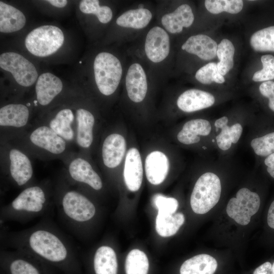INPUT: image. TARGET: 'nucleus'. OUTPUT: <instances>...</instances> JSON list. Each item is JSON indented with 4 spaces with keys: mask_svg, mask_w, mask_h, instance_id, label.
Returning a JSON list of instances; mask_svg holds the SVG:
<instances>
[{
    "mask_svg": "<svg viewBox=\"0 0 274 274\" xmlns=\"http://www.w3.org/2000/svg\"><path fill=\"white\" fill-rule=\"evenodd\" d=\"M1 166L4 175L15 185H30L33 168L29 155L10 141L1 139Z\"/></svg>",
    "mask_w": 274,
    "mask_h": 274,
    "instance_id": "423d86ee",
    "label": "nucleus"
},
{
    "mask_svg": "<svg viewBox=\"0 0 274 274\" xmlns=\"http://www.w3.org/2000/svg\"><path fill=\"white\" fill-rule=\"evenodd\" d=\"M24 14L15 7L0 1V31L12 33L21 30L25 25Z\"/></svg>",
    "mask_w": 274,
    "mask_h": 274,
    "instance_id": "cd10ccee",
    "label": "nucleus"
},
{
    "mask_svg": "<svg viewBox=\"0 0 274 274\" xmlns=\"http://www.w3.org/2000/svg\"><path fill=\"white\" fill-rule=\"evenodd\" d=\"M195 78L199 83L209 85L213 82L224 83L225 78L218 71L217 63L209 62L199 68L195 73Z\"/></svg>",
    "mask_w": 274,
    "mask_h": 274,
    "instance_id": "4c0bfd02",
    "label": "nucleus"
},
{
    "mask_svg": "<svg viewBox=\"0 0 274 274\" xmlns=\"http://www.w3.org/2000/svg\"><path fill=\"white\" fill-rule=\"evenodd\" d=\"M153 17V13L149 8L138 6L123 12L116 18L115 24L124 35H129L145 29Z\"/></svg>",
    "mask_w": 274,
    "mask_h": 274,
    "instance_id": "aec40b11",
    "label": "nucleus"
},
{
    "mask_svg": "<svg viewBox=\"0 0 274 274\" xmlns=\"http://www.w3.org/2000/svg\"><path fill=\"white\" fill-rule=\"evenodd\" d=\"M79 9L85 14L95 16L101 24L109 23L113 19V12L108 6L100 5L98 0H83L79 3Z\"/></svg>",
    "mask_w": 274,
    "mask_h": 274,
    "instance_id": "2f4dec72",
    "label": "nucleus"
},
{
    "mask_svg": "<svg viewBox=\"0 0 274 274\" xmlns=\"http://www.w3.org/2000/svg\"><path fill=\"white\" fill-rule=\"evenodd\" d=\"M234 52V47L228 39H222L218 45L217 56L219 61L217 63V66L218 71L223 76L233 67Z\"/></svg>",
    "mask_w": 274,
    "mask_h": 274,
    "instance_id": "473e14b6",
    "label": "nucleus"
},
{
    "mask_svg": "<svg viewBox=\"0 0 274 274\" xmlns=\"http://www.w3.org/2000/svg\"><path fill=\"white\" fill-rule=\"evenodd\" d=\"M259 165L268 177L274 180V153L264 158Z\"/></svg>",
    "mask_w": 274,
    "mask_h": 274,
    "instance_id": "79ce46f5",
    "label": "nucleus"
},
{
    "mask_svg": "<svg viewBox=\"0 0 274 274\" xmlns=\"http://www.w3.org/2000/svg\"><path fill=\"white\" fill-rule=\"evenodd\" d=\"M29 128L24 133L7 141L20 148L29 156L41 159L62 160L72 152L69 144L48 125L38 122Z\"/></svg>",
    "mask_w": 274,
    "mask_h": 274,
    "instance_id": "f03ea898",
    "label": "nucleus"
},
{
    "mask_svg": "<svg viewBox=\"0 0 274 274\" xmlns=\"http://www.w3.org/2000/svg\"><path fill=\"white\" fill-rule=\"evenodd\" d=\"M262 68L256 72L252 77L254 82H266L274 79V56L264 55L261 56Z\"/></svg>",
    "mask_w": 274,
    "mask_h": 274,
    "instance_id": "58836bf2",
    "label": "nucleus"
},
{
    "mask_svg": "<svg viewBox=\"0 0 274 274\" xmlns=\"http://www.w3.org/2000/svg\"><path fill=\"white\" fill-rule=\"evenodd\" d=\"M261 204L259 193L242 187L237 190L235 197L229 200L226 213L237 224L245 226L250 223L251 217L259 211Z\"/></svg>",
    "mask_w": 274,
    "mask_h": 274,
    "instance_id": "f8f14e48",
    "label": "nucleus"
},
{
    "mask_svg": "<svg viewBox=\"0 0 274 274\" xmlns=\"http://www.w3.org/2000/svg\"><path fill=\"white\" fill-rule=\"evenodd\" d=\"M31 109L23 103L12 102L0 108L2 139L10 140L24 133L30 127Z\"/></svg>",
    "mask_w": 274,
    "mask_h": 274,
    "instance_id": "1a4fd4ad",
    "label": "nucleus"
},
{
    "mask_svg": "<svg viewBox=\"0 0 274 274\" xmlns=\"http://www.w3.org/2000/svg\"><path fill=\"white\" fill-rule=\"evenodd\" d=\"M252 124L243 120H233L227 115L213 121L215 147L222 157L231 155L241 141L246 127Z\"/></svg>",
    "mask_w": 274,
    "mask_h": 274,
    "instance_id": "9d476101",
    "label": "nucleus"
},
{
    "mask_svg": "<svg viewBox=\"0 0 274 274\" xmlns=\"http://www.w3.org/2000/svg\"><path fill=\"white\" fill-rule=\"evenodd\" d=\"M160 26L169 34L181 33L184 28L190 27L194 22V15L191 6L187 4L178 6L169 12H162L159 16Z\"/></svg>",
    "mask_w": 274,
    "mask_h": 274,
    "instance_id": "4be33fe9",
    "label": "nucleus"
},
{
    "mask_svg": "<svg viewBox=\"0 0 274 274\" xmlns=\"http://www.w3.org/2000/svg\"><path fill=\"white\" fill-rule=\"evenodd\" d=\"M57 203L64 221L78 232L80 227L91 220L96 214L95 205L79 188L61 185L57 191Z\"/></svg>",
    "mask_w": 274,
    "mask_h": 274,
    "instance_id": "20e7f679",
    "label": "nucleus"
},
{
    "mask_svg": "<svg viewBox=\"0 0 274 274\" xmlns=\"http://www.w3.org/2000/svg\"><path fill=\"white\" fill-rule=\"evenodd\" d=\"M75 146L81 153L90 148L94 140L95 117L87 108L75 103Z\"/></svg>",
    "mask_w": 274,
    "mask_h": 274,
    "instance_id": "6ab92c4d",
    "label": "nucleus"
},
{
    "mask_svg": "<svg viewBox=\"0 0 274 274\" xmlns=\"http://www.w3.org/2000/svg\"><path fill=\"white\" fill-rule=\"evenodd\" d=\"M148 258L142 251L135 249L128 254L125 260L126 274H148Z\"/></svg>",
    "mask_w": 274,
    "mask_h": 274,
    "instance_id": "f704fd0d",
    "label": "nucleus"
},
{
    "mask_svg": "<svg viewBox=\"0 0 274 274\" xmlns=\"http://www.w3.org/2000/svg\"><path fill=\"white\" fill-rule=\"evenodd\" d=\"M46 2L52 6L59 8L64 7L67 4V1L66 0H48Z\"/></svg>",
    "mask_w": 274,
    "mask_h": 274,
    "instance_id": "a18cd8bd",
    "label": "nucleus"
},
{
    "mask_svg": "<svg viewBox=\"0 0 274 274\" xmlns=\"http://www.w3.org/2000/svg\"><path fill=\"white\" fill-rule=\"evenodd\" d=\"M123 177L127 188L131 191H138L141 187L143 177V168L141 155L135 148H130L126 155Z\"/></svg>",
    "mask_w": 274,
    "mask_h": 274,
    "instance_id": "a878e982",
    "label": "nucleus"
},
{
    "mask_svg": "<svg viewBox=\"0 0 274 274\" xmlns=\"http://www.w3.org/2000/svg\"><path fill=\"white\" fill-rule=\"evenodd\" d=\"M153 203L158 212L175 214L178 208V200L173 197H168L161 194H156L153 197Z\"/></svg>",
    "mask_w": 274,
    "mask_h": 274,
    "instance_id": "ea45409f",
    "label": "nucleus"
},
{
    "mask_svg": "<svg viewBox=\"0 0 274 274\" xmlns=\"http://www.w3.org/2000/svg\"><path fill=\"white\" fill-rule=\"evenodd\" d=\"M259 91L261 95L267 99L269 110L274 113V81L262 82L259 86Z\"/></svg>",
    "mask_w": 274,
    "mask_h": 274,
    "instance_id": "a19ab883",
    "label": "nucleus"
},
{
    "mask_svg": "<svg viewBox=\"0 0 274 274\" xmlns=\"http://www.w3.org/2000/svg\"><path fill=\"white\" fill-rule=\"evenodd\" d=\"M242 0H206L204 6L211 13L218 14L223 12L235 14L240 12L243 8Z\"/></svg>",
    "mask_w": 274,
    "mask_h": 274,
    "instance_id": "c9c22d12",
    "label": "nucleus"
},
{
    "mask_svg": "<svg viewBox=\"0 0 274 274\" xmlns=\"http://www.w3.org/2000/svg\"><path fill=\"white\" fill-rule=\"evenodd\" d=\"M39 123L49 126L71 146L75 145L76 113L75 104L57 108L43 116Z\"/></svg>",
    "mask_w": 274,
    "mask_h": 274,
    "instance_id": "dca6fc26",
    "label": "nucleus"
},
{
    "mask_svg": "<svg viewBox=\"0 0 274 274\" xmlns=\"http://www.w3.org/2000/svg\"><path fill=\"white\" fill-rule=\"evenodd\" d=\"M93 266L95 274H117V258L114 250L107 245L99 247L94 253Z\"/></svg>",
    "mask_w": 274,
    "mask_h": 274,
    "instance_id": "c756f323",
    "label": "nucleus"
},
{
    "mask_svg": "<svg viewBox=\"0 0 274 274\" xmlns=\"http://www.w3.org/2000/svg\"><path fill=\"white\" fill-rule=\"evenodd\" d=\"M145 168L148 181L153 185H159L164 181L168 174L169 160L162 152L154 151L147 155Z\"/></svg>",
    "mask_w": 274,
    "mask_h": 274,
    "instance_id": "bb28decb",
    "label": "nucleus"
},
{
    "mask_svg": "<svg viewBox=\"0 0 274 274\" xmlns=\"http://www.w3.org/2000/svg\"><path fill=\"white\" fill-rule=\"evenodd\" d=\"M177 138L183 145H195L208 140L215 147L213 121L200 118L188 120L182 126Z\"/></svg>",
    "mask_w": 274,
    "mask_h": 274,
    "instance_id": "a211bd4d",
    "label": "nucleus"
},
{
    "mask_svg": "<svg viewBox=\"0 0 274 274\" xmlns=\"http://www.w3.org/2000/svg\"><path fill=\"white\" fill-rule=\"evenodd\" d=\"M10 252L13 257L9 265L11 274H40L35 265L23 257L22 252L14 249Z\"/></svg>",
    "mask_w": 274,
    "mask_h": 274,
    "instance_id": "e433bc0d",
    "label": "nucleus"
},
{
    "mask_svg": "<svg viewBox=\"0 0 274 274\" xmlns=\"http://www.w3.org/2000/svg\"><path fill=\"white\" fill-rule=\"evenodd\" d=\"M249 141L260 165L264 158L274 153V120L263 119L253 123Z\"/></svg>",
    "mask_w": 274,
    "mask_h": 274,
    "instance_id": "f3484780",
    "label": "nucleus"
},
{
    "mask_svg": "<svg viewBox=\"0 0 274 274\" xmlns=\"http://www.w3.org/2000/svg\"><path fill=\"white\" fill-rule=\"evenodd\" d=\"M218 45L216 41L204 34L189 37L182 45L181 49L203 60H210L217 56Z\"/></svg>",
    "mask_w": 274,
    "mask_h": 274,
    "instance_id": "393cba45",
    "label": "nucleus"
},
{
    "mask_svg": "<svg viewBox=\"0 0 274 274\" xmlns=\"http://www.w3.org/2000/svg\"><path fill=\"white\" fill-rule=\"evenodd\" d=\"M71 184L87 186L95 190H100L103 183L99 175L93 169L90 162L79 152H71L62 159Z\"/></svg>",
    "mask_w": 274,
    "mask_h": 274,
    "instance_id": "9b49d317",
    "label": "nucleus"
},
{
    "mask_svg": "<svg viewBox=\"0 0 274 274\" xmlns=\"http://www.w3.org/2000/svg\"><path fill=\"white\" fill-rule=\"evenodd\" d=\"M151 73L143 61L134 59L126 66L124 77L126 92L133 103L139 104L145 99L149 89Z\"/></svg>",
    "mask_w": 274,
    "mask_h": 274,
    "instance_id": "4468645a",
    "label": "nucleus"
},
{
    "mask_svg": "<svg viewBox=\"0 0 274 274\" xmlns=\"http://www.w3.org/2000/svg\"><path fill=\"white\" fill-rule=\"evenodd\" d=\"M215 102V97L210 92L191 88L184 91L178 96L176 105L180 111L190 113L210 108Z\"/></svg>",
    "mask_w": 274,
    "mask_h": 274,
    "instance_id": "5701e85b",
    "label": "nucleus"
},
{
    "mask_svg": "<svg viewBox=\"0 0 274 274\" xmlns=\"http://www.w3.org/2000/svg\"><path fill=\"white\" fill-rule=\"evenodd\" d=\"M126 66L120 57L110 51H100L95 56L93 78L101 95L110 96L116 92L124 79Z\"/></svg>",
    "mask_w": 274,
    "mask_h": 274,
    "instance_id": "39448f33",
    "label": "nucleus"
},
{
    "mask_svg": "<svg viewBox=\"0 0 274 274\" xmlns=\"http://www.w3.org/2000/svg\"><path fill=\"white\" fill-rule=\"evenodd\" d=\"M170 39L169 33L161 26L154 25L147 31L144 41L145 57L153 67L165 65L170 53Z\"/></svg>",
    "mask_w": 274,
    "mask_h": 274,
    "instance_id": "ddd939ff",
    "label": "nucleus"
},
{
    "mask_svg": "<svg viewBox=\"0 0 274 274\" xmlns=\"http://www.w3.org/2000/svg\"><path fill=\"white\" fill-rule=\"evenodd\" d=\"M50 194L43 185H30L1 210L3 220H26L42 214L47 209Z\"/></svg>",
    "mask_w": 274,
    "mask_h": 274,
    "instance_id": "7ed1b4c3",
    "label": "nucleus"
},
{
    "mask_svg": "<svg viewBox=\"0 0 274 274\" xmlns=\"http://www.w3.org/2000/svg\"><path fill=\"white\" fill-rule=\"evenodd\" d=\"M266 222L267 227L274 231V198L271 201L266 214Z\"/></svg>",
    "mask_w": 274,
    "mask_h": 274,
    "instance_id": "37998d69",
    "label": "nucleus"
},
{
    "mask_svg": "<svg viewBox=\"0 0 274 274\" xmlns=\"http://www.w3.org/2000/svg\"><path fill=\"white\" fill-rule=\"evenodd\" d=\"M271 266L270 261H265L256 268L253 274H270Z\"/></svg>",
    "mask_w": 274,
    "mask_h": 274,
    "instance_id": "c03bdc74",
    "label": "nucleus"
},
{
    "mask_svg": "<svg viewBox=\"0 0 274 274\" xmlns=\"http://www.w3.org/2000/svg\"><path fill=\"white\" fill-rule=\"evenodd\" d=\"M63 84L56 75L46 72L40 75L35 85V101L42 108L51 105L62 92Z\"/></svg>",
    "mask_w": 274,
    "mask_h": 274,
    "instance_id": "412c9836",
    "label": "nucleus"
},
{
    "mask_svg": "<svg viewBox=\"0 0 274 274\" xmlns=\"http://www.w3.org/2000/svg\"><path fill=\"white\" fill-rule=\"evenodd\" d=\"M222 190L219 175L211 169L202 174L196 181L190 196L192 211L204 214L219 202Z\"/></svg>",
    "mask_w": 274,
    "mask_h": 274,
    "instance_id": "0eeeda50",
    "label": "nucleus"
},
{
    "mask_svg": "<svg viewBox=\"0 0 274 274\" xmlns=\"http://www.w3.org/2000/svg\"><path fill=\"white\" fill-rule=\"evenodd\" d=\"M218 262L213 256L201 254L185 261L180 269V274H215Z\"/></svg>",
    "mask_w": 274,
    "mask_h": 274,
    "instance_id": "c85d7f7f",
    "label": "nucleus"
},
{
    "mask_svg": "<svg viewBox=\"0 0 274 274\" xmlns=\"http://www.w3.org/2000/svg\"><path fill=\"white\" fill-rule=\"evenodd\" d=\"M0 67L11 73L17 84L27 88L36 83L38 73L34 64L23 55L6 52L0 55Z\"/></svg>",
    "mask_w": 274,
    "mask_h": 274,
    "instance_id": "2eb2a0df",
    "label": "nucleus"
},
{
    "mask_svg": "<svg viewBox=\"0 0 274 274\" xmlns=\"http://www.w3.org/2000/svg\"><path fill=\"white\" fill-rule=\"evenodd\" d=\"M184 221V215L181 212L173 214L158 212L156 219V230L161 236H171L178 232Z\"/></svg>",
    "mask_w": 274,
    "mask_h": 274,
    "instance_id": "7c9ffc66",
    "label": "nucleus"
},
{
    "mask_svg": "<svg viewBox=\"0 0 274 274\" xmlns=\"http://www.w3.org/2000/svg\"><path fill=\"white\" fill-rule=\"evenodd\" d=\"M64 41V34L60 28L45 25L30 31L25 39L24 44L33 55L45 57L56 52L63 45Z\"/></svg>",
    "mask_w": 274,
    "mask_h": 274,
    "instance_id": "6e6552de",
    "label": "nucleus"
},
{
    "mask_svg": "<svg viewBox=\"0 0 274 274\" xmlns=\"http://www.w3.org/2000/svg\"><path fill=\"white\" fill-rule=\"evenodd\" d=\"M250 44L255 51L274 52V26L255 32L250 38Z\"/></svg>",
    "mask_w": 274,
    "mask_h": 274,
    "instance_id": "72a5a7b5",
    "label": "nucleus"
},
{
    "mask_svg": "<svg viewBox=\"0 0 274 274\" xmlns=\"http://www.w3.org/2000/svg\"><path fill=\"white\" fill-rule=\"evenodd\" d=\"M126 147L125 140L122 135L112 133L106 136L101 148L104 165L110 169L118 166L124 157Z\"/></svg>",
    "mask_w": 274,
    "mask_h": 274,
    "instance_id": "b1692460",
    "label": "nucleus"
},
{
    "mask_svg": "<svg viewBox=\"0 0 274 274\" xmlns=\"http://www.w3.org/2000/svg\"><path fill=\"white\" fill-rule=\"evenodd\" d=\"M8 242L12 249L54 263L68 260L75 252L61 232L46 223L15 233L10 236Z\"/></svg>",
    "mask_w": 274,
    "mask_h": 274,
    "instance_id": "f257e3e1",
    "label": "nucleus"
}]
</instances>
